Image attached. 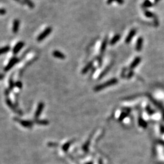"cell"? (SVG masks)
Wrapping results in <instances>:
<instances>
[{
    "mask_svg": "<svg viewBox=\"0 0 164 164\" xmlns=\"http://www.w3.org/2000/svg\"><path fill=\"white\" fill-rule=\"evenodd\" d=\"M51 32H52V28H51V27H48V28H46L43 32L40 34V35H38V36L37 37V41H43L44 38H46L51 34Z\"/></svg>",
    "mask_w": 164,
    "mask_h": 164,
    "instance_id": "1",
    "label": "cell"
},
{
    "mask_svg": "<svg viewBox=\"0 0 164 164\" xmlns=\"http://www.w3.org/2000/svg\"><path fill=\"white\" fill-rule=\"evenodd\" d=\"M19 61V59L17 57H14L10 60V61L9 62V63L7 64V65L6 66V68H4L5 71H8L9 70H10L14 66H15L17 63Z\"/></svg>",
    "mask_w": 164,
    "mask_h": 164,
    "instance_id": "2",
    "label": "cell"
},
{
    "mask_svg": "<svg viewBox=\"0 0 164 164\" xmlns=\"http://www.w3.org/2000/svg\"><path fill=\"white\" fill-rule=\"evenodd\" d=\"M24 43H23V41L18 42L16 44V46L14 47V49H13V53H14V54H17L21 49V48L24 46Z\"/></svg>",
    "mask_w": 164,
    "mask_h": 164,
    "instance_id": "3",
    "label": "cell"
},
{
    "mask_svg": "<svg viewBox=\"0 0 164 164\" xmlns=\"http://www.w3.org/2000/svg\"><path fill=\"white\" fill-rule=\"evenodd\" d=\"M19 24H20V21L18 19H15L13 23V27H12V32L14 34H16L18 32V30H19Z\"/></svg>",
    "mask_w": 164,
    "mask_h": 164,
    "instance_id": "4",
    "label": "cell"
},
{
    "mask_svg": "<svg viewBox=\"0 0 164 164\" xmlns=\"http://www.w3.org/2000/svg\"><path fill=\"white\" fill-rule=\"evenodd\" d=\"M52 54H53V56H54V57L56 58H60V59H65V54L58 51H54L53 52V53H52Z\"/></svg>",
    "mask_w": 164,
    "mask_h": 164,
    "instance_id": "5",
    "label": "cell"
},
{
    "mask_svg": "<svg viewBox=\"0 0 164 164\" xmlns=\"http://www.w3.org/2000/svg\"><path fill=\"white\" fill-rule=\"evenodd\" d=\"M135 34H136V31H135V30H132V31H131V32L129 34V35H128V36H127V38H126V43H129V42L131 40V39L132 38L134 35H135Z\"/></svg>",
    "mask_w": 164,
    "mask_h": 164,
    "instance_id": "6",
    "label": "cell"
},
{
    "mask_svg": "<svg viewBox=\"0 0 164 164\" xmlns=\"http://www.w3.org/2000/svg\"><path fill=\"white\" fill-rule=\"evenodd\" d=\"M10 50V47L9 46H6L3 47V48H0V55L4 54L7 53Z\"/></svg>",
    "mask_w": 164,
    "mask_h": 164,
    "instance_id": "7",
    "label": "cell"
},
{
    "mask_svg": "<svg viewBox=\"0 0 164 164\" xmlns=\"http://www.w3.org/2000/svg\"><path fill=\"white\" fill-rule=\"evenodd\" d=\"M142 38H139L138 41L137 42V46H136V49L137 51H140V49H142Z\"/></svg>",
    "mask_w": 164,
    "mask_h": 164,
    "instance_id": "8",
    "label": "cell"
},
{
    "mask_svg": "<svg viewBox=\"0 0 164 164\" xmlns=\"http://www.w3.org/2000/svg\"><path fill=\"white\" fill-rule=\"evenodd\" d=\"M24 4H26L30 8L33 9L35 7V5H34V4L33 3L31 0H24Z\"/></svg>",
    "mask_w": 164,
    "mask_h": 164,
    "instance_id": "9",
    "label": "cell"
},
{
    "mask_svg": "<svg viewBox=\"0 0 164 164\" xmlns=\"http://www.w3.org/2000/svg\"><path fill=\"white\" fill-rule=\"evenodd\" d=\"M140 61V58L137 57L136 58V59L134 60V61L132 62V63L131 64V68H134L135 66H136L137 65H138L139 63V62Z\"/></svg>",
    "mask_w": 164,
    "mask_h": 164,
    "instance_id": "10",
    "label": "cell"
},
{
    "mask_svg": "<svg viewBox=\"0 0 164 164\" xmlns=\"http://www.w3.org/2000/svg\"><path fill=\"white\" fill-rule=\"evenodd\" d=\"M119 38H120V35H115L114 37L112 38V41H111V44H114L116 42H117L119 41Z\"/></svg>",
    "mask_w": 164,
    "mask_h": 164,
    "instance_id": "11",
    "label": "cell"
},
{
    "mask_svg": "<svg viewBox=\"0 0 164 164\" xmlns=\"http://www.w3.org/2000/svg\"><path fill=\"white\" fill-rule=\"evenodd\" d=\"M112 1H115L116 2H119V4H122L123 2V0H109L108 3H110L111 2H112Z\"/></svg>",
    "mask_w": 164,
    "mask_h": 164,
    "instance_id": "12",
    "label": "cell"
},
{
    "mask_svg": "<svg viewBox=\"0 0 164 164\" xmlns=\"http://www.w3.org/2000/svg\"><path fill=\"white\" fill-rule=\"evenodd\" d=\"M6 13V10L4 9H0V15H4Z\"/></svg>",
    "mask_w": 164,
    "mask_h": 164,
    "instance_id": "13",
    "label": "cell"
},
{
    "mask_svg": "<svg viewBox=\"0 0 164 164\" xmlns=\"http://www.w3.org/2000/svg\"><path fill=\"white\" fill-rule=\"evenodd\" d=\"M145 14H146V16L148 17H153V14L151 12H146L145 13Z\"/></svg>",
    "mask_w": 164,
    "mask_h": 164,
    "instance_id": "14",
    "label": "cell"
},
{
    "mask_svg": "<svg viewBox=\"0 0 164 164\" xmlns=\"http://www.w3.org/2000/svg\"><path fill=\"white\" fill-rule=\"evenodd\" d=\"M145 5L146 6V7H150V6H151V2H149L148 1H146V2H145Z\"/></svg>",
    "mask_w": 164,
    "mask_h": 164,
    "instance_id": "15",
    "label": "cell"
},
{
    "mask_svg": "<svg viewBox=\"0 0 164 164\" xmlns=\"http://www.w3.org/2000/svg\"><path fill=\"white\" fill-rule=\"evenodd\" d=\"M106 48V41H104V43H103V45H102V51H104L105 49Z\"/></svg>",
    "mask_w": 164,
    "mask_h": 164,
    "instance_id": "16",
    "label": "cell"
},
{
    "mask_svg": "<svg viewBox=\"0 0 164 164\" xmlns=\"http://www.w3.org/2000/svg\"><path fill=\"white\" fill-rule=\"evenodd\" d=\"M15 1H16L17 2H19V3L21 4H24V1H23L22 0H15Z\"/></svg>",
    "mask_w": 164,
    "mask_h": 164,
    "instance_id": "17",
    "label": "cell"
},
{
    "mask_svg": "<svg viewBox=\"0 0 164 164\" xmlns=\"http://www.w3.org/2000/svg\"><path fill=\"white\" fill-rule=\"evenodd\" d=\"M3 77H4V75H2V74H0V80H1V79H2V78H3Z\"/></svg>",
    "mask_w": 164,
    "mask_h": 164,
    "instance_id": "18",
    "label": "cell"
},
{
    "mask_svg": "<svg viewBox=\"0 0 164 164\" xmlns=\"http://www.w3.org/2000/svg\"><path fill=\"white\" fill-rule=\"evenodd\" d=\"M159 1V0H156V2H158Z\"/></svg>",
    "mask_w": 164,
    "mask_h": 164,
    "instance_id": "19",
    "label": "cell"
}]
</instances>
